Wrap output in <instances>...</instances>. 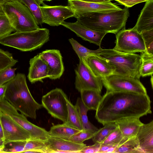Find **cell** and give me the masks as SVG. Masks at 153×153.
<instances>
[{
	"instance_id": "12",
	"label": "cell",
	"mask_w": 153,
	"mask_h": 153,
	"mask_svg": "<svg viewBox=\"0 0 153 153\" xmlns=\"http://www.w3.org/2000/svg\"><path fill=\"white\" fill-rule=\"evenodd\" d=\"M40 6L42 23L57 26L67 19L74 17V13L69 6H50L45 3Z\"/></svg>"
},
{
	"instance_id": "35",
	"label": "cell",
	"mask_w": 153,
	"mask_h": 153,
	"mask_svg": "<svg viewBox=\"0 0 153 153\" xmlns=\"http://www.w3.org/2000/svg\"><path fill=\"white\" fill-rule=\"evenodd\" d=\"M14 31L5 14L4 13H0V39L10 34Z\"/></svg>"
},
{
	"instance_id": "8",
	"label": "cell",
	"mask_w": 153,
	"mask_h": 153,
	"mask_svg": "<svg viewBox=\"0 0 153 153\" xmlns=\"http://www.w3.org/2000/svg\"><path fill=\"white\" fill-rule=\"evenodd\" d=\"M116 45L113 48L117 51L128 53L146 51L141 34L133 28H124L116 34Z\"/></svg>"
},
{
	"instance_id": "14",
	"label": "cell",
	"mask_w": 153,
	"mask_h": 153,
	"mask_svg": "<svg viewBox=\"0 0 153 153\" xmlns=\"http://www.w3.org/2000/svg\"><path fill=\"white\" fill-rule=\"evenodd\" d=\"M0 120L3 129L4 141L27 140L29 133L16 123L8 115L0 111Z\"/></svg>"
},
{
	"instance_id": "38",
	"label": "cell",
	"mask_w": 153,
	"mask_h": 153,
	"mask_svg": "<svg viewBox=\"0 0 153 153\" xmlns=\"http://www.w3.org/2000/svg\"><path fill=\"white\" fill-rule=\"evenodd\" d=\"M140 34L144 41L146 51L153 54V29L143 32Z\"/></svg>"
},
{
	"instance_id": "37",
	"label": "cell",
	"mask_w": 153,
	"mask_h": 153,
	"mask_svg": "<svg viewBox=\"0 0 153 153\" xmlns=\"http://www.w3.org/2000/svg\"><path fill=\"white\" fill-rule=\"evenodd\" d=\"M95 132L81 130L72 136L69 140L76 143H82L85 140L92 138Z\"/></svg>"
},
{
	"instance_id": "9",
	"label": "cell",
	"mask_w": 153,
	"mask_h": 153,
	"mask_svg": "<svg viewBox=\"0 0 153 153\" xmlns=\"http://www.w3.org/2000/svg\"><path fill=\"white\" fill-rule=\"evenodd\" d=\"M67 98L62 89L56 88L42 97V104L52 117L64 123L67 114Z\"/></svg>"
},
{
	"instance_id": "16",
	"label": "cell",
	"mask_w": 153,
	"mask_h": 153,
	"mask_svg": "<svg viewBox=\"0 0 153 153\" xmlns=\"http://www.w3.org/2000/svg\"><path fill=\"white\" fill-rule=\"evenodd\" d=\"M46 153H79L86 145L67 139L49 137L45 140Z\"/></svg>"
},
{
	"instance_id": "25",
	"label": "cell",
	"mask_w": 153,
	"mask_h": 153,
	"mask_svg": "<svg viewBox=\"0 0 153 153\" xmlns=\"http://www.w3.org/2000/svg\"><path fill=\"white\" fill-rule=\"evenodd\" d=\"M75 105L79 113L82 130L97 131L98 129L89 120L87 115L89 110L84 104L80 98H77Z\"/></svg>"
},
{
	"instance_id": "2",
	"label": "cell",
	"mask_w": 153,
	"mask_h": 153,
	"mask_svg": "<svg viewBox=\"0 0 153 153\" xmlns=\"http://www.w3.org/2000/svg\"><path fill=\"white\" fill-rule=\"evenodd\" d=\"M5 84L6 88L4 99L22 114L35 119L36 111L43 106L34 100L31 94L25 74L18 73Z\"/></svg>"
},
{
	"instance_id": "23",
	"label": "cell",
	"mask_w": 153,
	"mask_h": 153,
	"mask_svg": "<svg viewBox=\"0 0 153 153\" xmlns=\"http://www.w3.org/2000/svg\"><path fill=\"white\" fill-rule=\"evenodd\" d=\"M80 131L63 123L53 125L48 132L50 137L69 140L72 136Z\"/></svg>"
},
{
	"instance_id": "29",
	"label": "cell",
	"mask_w": 153,
	"mask_h": 153,
	"mask_svg": "<svg viewBox=\"0 0 153 153\" xmlns=\"http://www.w3.org/2000/svg\"><path fill=\"white\" fill-rule=\"evenodd\" d=\"M27 7L33 15L37 25H41L42 22V14L40 5L42 2L39 0H17Z\"/></svg>"
},
{
	"instance_id": "34",
	"label": "cell",
	"mask_w": 153,
	"mask_h": 153,
	"mask_svg": "<svg viewBox=\"0 0 153 153\" xmlns=\"http://www.w3.org/2000/svg\"><path fill=\"white\" fill-rule=\"evenodd\" d=\"M18 62L9 52L0 49V71L12 67Z\"/></svg>"
},
{
	"instance_id": "28",
	"label": "cell",
	"mask_w": 153,
	"mask_h": 153,
	"mask_svg": "<svg viewBox=\"0 0 153 153\" xmlns=\"http://www.w3.org/2000/svg\"><path fill=\"white\" fill-rule=\"evenodd\" d=\"M143 153L140 149L138 142L134 136L128 138L118 147L114 153Z\"/></svg>"
},
{
	"instance_id": "20",
	"label": "cell",
	"mask_w": 153,
	"mask_h": 153,
	"mask_svg": "<svg viewBox=\"0 0 153 153\" xmlns=\"http://www.w3.org/2000/svg\"><path fill=\"white\" fill-rule=\"evenodd\" d=\"M94 74L102 78L113 74L114 69L105 59L98 55L87 58L85 62Z\"/></svg>"
},
{
	"instance_id": "49",
	"label": "cell",
	"mask_w": 153,
	"mask_h": 153,
	"mask_svg": "<svg viewBox=\"0 0 153 153\" xmlns=\"http://www.w3.org/2000/svg\"><path fill=\"white\" fill-rule=\"evenodd\" d=\"M151 83L152 88H153V76H152V75L151 76Z\"/></svg>"
},
{
	"instance_id": "39",
	"label": "cell",
	"mask_w": 153,
	"mask_h": 153,
	"mask_svg": "<svg viewBox=\"0 0 153 153\" xmlns=\"http://www.w3.org/2000/svg\"><path fill=\"white\" fill-rule=\"evenodd\" d=\"M16 68L10 67L0 71V85H3L13 79L16 76Z\"/></svg>"
},
{
	"instance_id": "10",
	"label": "cell",
	"mask_w": 153,
	"mask_h": 153,
	"mask_svg": "<svg viewBox=\"0 0 153 153\" xmlns=\"http://www.w3.org/2000/svg\"><path fill=\"white\" fill-rule=\"evenodd\" d=\"M0 111L8 115L16 123L27 131L30 138L45 140L49 137L48 131L29 122L25 116L19 113L4 98L0 100Z\"/></svg>"
},
{
	"instance_id": "15",
	"label": "cell",
	"mask_w": 153,
	"mask_h": 153,
	"mask_svg": "<svg viewBox=\"0 0 153 153\" xmlns=\"http://www.w3.org/2000/svg\"><path fill=\"white\" fill-rule=\"evenodd\" d=\"M39 55L48 65V78L51 79H59L64 71L62 57L60 51L55 49L46 50Z\"/></svg>"
},
{
	"instance_id": "7",
	"label": "cell",
	"mask_w": 153,
	"mask_h": 153,
	"mask_svg": "<svg viewBox=\"0 0 153 153\" xmlns=\"http://www.w3.org/2000/svg\"><path fill=\"white\" fill-rule=\"evenodd\" d=\"M106 92L124 91L147 94L140 79L133 77L112 74L102 78Z\"/></svg>"
},
{
	"instance_id": "30",
	"label": "cell",
	"mask_w": 153,
	"mask_h": 153,
	"mask_svg": "<svg viewBox=\"0 0 153 153\" xmlns=\"http://www.w3.org/2000/svg\"><path fill=\"white\" fill-rule=\"evenodd\" d=\"M142 63L140 68V75L142 77L152 76L153 73V54L145 51L140 55Z\"/></svg>"
},
{
	"instance_id": "42",
	"label": "cell",
	"mask_w": 153,
	"mask_h": 153,
	"mask_svg": "<svg viewBox=\"0 0 153 153\" xmlns=\"http://www.w3.org/2000/svg\"><path fill=\"white\" fill-rule=\"evenodd\" d=\"M114 146L112 145H101L98 153H105V152Z\"/></svg>"
},
{
	"instance_id": "24",
	"label": "cell",
	"mask_w": 153,
	"mask_h": 153,
	"mask_svg": "<svg viewBox=\"0 0 153 153\" xmlns=\"http://www.w3.org/2000/svg\"><path fill=\"white\" fill-rule=\"evenodd\" d=\"M80 92L81 99L89 110H96L102 97L101 93L92 90H84Z\"/></svg>"
},
{
	"instance_id": "36",
	"label": "cell",
	"mask_w": 153,
	"mask_h": 153,
	"mask_svg": "<svg viewBox=\"0 0 153 153\" xmlns=\"http://www.w3.org/2000/svg\"><path fill=\"white\" fill-rule=\"evenodd\" d=\"M123 135L117 127L113 130L101 143V145H115L119 143L124 139Z\"/></svg>"
},
{
	"instance_id": "4",
	"label": "cell",
	"mask_w": 153,
	"mask_h": 153,
	"mask_svg": "<svg viewBox=\"0 0 153 153\" xmlns=\"http://www.w3.org/2000/svg\"><path fill=\"white\" fill-rule=\"evenodd\" d=\"M98 56L106 60L114 69L113 74L140 79L142 60L140 55L120 52L113 49H103Z\"/></svg>"
},
{
	"instance_id": "17",
	"label": "cell",
	"mask_w": 153,
	"mask_h": 153,
	"mask_svg": "<svg viewBox=\"0 0 153 153\" xmlns=\"http://www.w3.org/2000/svg\"><path fill=\"white\" fill-rule=\"evenodd\" d=\"M61 25L74 32L82 39L100 46L102 41L106 33H102L92 30L76 21L75 22L63 21Z\"/></svg>"
},
{
	"instance_id": "21",
	"label": "cell",
	"mask_w": 153,
	"mask_h": 153,
	"mask_svg": "<svg viewBox=\"0 0 153 153\" xmlns=\"http://www.w3.org/2000/svg\"><path fill=\"white\" fill-rule=\"evenodd\" d=\"M133 29L140 33L153 29V0L146 1Z\"/></svg>"
},
{
	"instance_id": "50",
	"label": "cell",
	"mask_w": 153,
	"mask_h": 153,
	"mask_svg": "<svg viewBox=\"0 0 153 153\" xmlns=\"http://www.w3.org/2000/svg\"><path fill=\"white\" fill-rule=\"evenodd\" d=\"M42 2H43L44 1H51V0H39Z\"/></svg>"
},
{
	"instance_id": "13",
	"label": "cell",
	"mask_w": 153,
	"mask_h": 153,
	"mask_svg": "<svg viewBox=\"0 0 153 153\" xmlns=\"http://www.w3.org/2000/svg\"><path fill=\"white\" fill-rule=\"evenodd\" d=\"M68 6L74 13V17L76 18L83 14L91 12H108L121 8L111 1L96 3L80 0H68Z\"/></svg>"
},
{
	"instance_id": "51",
	"label": "cell",
	"mask_w": 153,
	"mask_h": 153,
	"mask_svg": "<svg viewBox=\"0 0 153 153\" xmlns=\"http://www.w3.org/2000/svg\"><path fill=\"white\" fill-rule=\"evenodd\" d=\"M52 0H51V1Z\"/></svg>"
},
{
	"instance_id": "45",
	"label": "cell",
	"mask_w": 153,
	"mask_h": 153,
	"mask_svg": "<svg viewBox=\"0 0 153 153\" xmlns=\"http://www.w3.org/2000/svg\"><path fill=\"white\" fill-rule=\"evenodd\" d=\"M0 139L4 140V135L2 124L0 120Z\"/></svg>"
},
{
	"instance_id": "27",
	"label": "cell",
	"mask_w": 153,
	"mask_h": 153,
	"mask_svg": "<svg viewBox=\"0 0 153 153\" xmlns=\"http://www.w3.org/2000/svg\"><path fill=\"white\" fill-rule=\"evenodd\" d=\"M68 40L79 59L83 60L85 62L89 57L93 55H97L102 49L100 46L97 50H91L82 45L73 38L69 39Z\"/></svg>"
},
{
	"instance_id": "1",
	"label": "cell",
	"mask_w": 153,
	"mask_h": 153,
	"mask_svg": "<svg viewBox=\"0 0 153 153\" xmlns=\"http://www.w3.org/2000/svg\"><path fill=\"white\" fill-rule=\"evenodd\" d=\"M147 94L124 91L106 92L96 111L95 117L103 126L123 119L139 117L152 113Z\"/></svg>"
},
{
	"instance_id": "18",
	"label": "cell",
	"mask_w": 153,
	"mask_h": 153,
	"mask_svg": "<svg viewBox=\"0 0 153 153\" xmlns=\"http://www.w3.org/2000/svg\"><path fill=\"white\" fill-rule=\"evenodd\" d=\"M29 63L27 77L31 83L38 81L43 82V79L48 78V65L39 54L31 59Z\"/></svg>"
},
{
	"instance_id": "32",
	"label": "cell",
	"mask_w": 153,
	"mask_h": 153,
	"mask_svg": "<svg viewBox=\"0 0 153 153\" xmlns=\"http://www.w3.org/2000/svg\"><path fill=\"white\" fill-rule=\"evenodd\" d=\"M27 140L4 141L1 148L2 153H22Z\"/></svg>"
},
{
	"instance_id": "46",
	"label": "cell",
	"mask_w": 153,
	"mask_h": 153,
	"mask_svg": "<svg viewBox=\"0 0 153 153\" xmlns=\"http://www.w3.org/2000/svg\"><path fill=\"white\" fill-rule=\"evenodd\" d=\"M16 0H0V4H3L6 3L13 1Z\"/></svg>"
},
{
	"instance_id": "40",
	"label": "cell",
	"mask_w": 153,
	"mask_h": 153,
	"mask_svg": "<svg viewBox=\"0 0 153 153\" xmlns=\"http://www.w3.org/2000/svg\"><path fill=\"white\" fill-rule=\"evenodd\" d=\"M100 143H95L93 145L85 147L80 152V153H98Z\"/></svg>"
},
{
	"instance_id": "44",
	"label": "cell",
	"mask_w": 153,
	"mask_h": 153,
	"mask_svg": "<svg viewBox=\"0 0 153 153\" xmlns=\"http://www.w3.org/2000/svg\"><path fill=\"white\" fill-rule=\"evenodd\" d=\"M82 1L96 3H103L110 2L113 0H80Z\"/></svg>"
},
{
	"instance_id": "41",
	"label": "cell",
	"mask_w": 153,
	"mask_h": 153,
	"mask_svg": "<svg viewBox=\"0 0 153 153\" xmlns=\"http://www.w3.org/2000/svg\"><path fill=\"white\" fill-rule=\"evenodd\" d=\"M128 8L138 3L146 2L149 0H114Z\"/></svg>"
},
{
	"instance_id": "3",
	"label": "cell",
	"mask_w": 153,
	"mask_h": 153,
	"mask_svg": "<svg viewBox=\"0 0 153 153\" xmlns=\"http://www.w3.org/2000/svg\"><path fill=\"white\" fill-rule=\"evenodd\" d=\"M129 15L128 8L108 12L86 13L76 18L82 25L94 30L116 34L125 28Z\"/></svg>"
},
{
	"instance_id": "26",
	"label": "cell",
	"mask_w": 153,
	"mask_h": 153,
	"mask_svg": "<svg viewBox=\"0 0 153 153\" xmlns=\"http://www.w3.org/2000/svg\"><path fill=\"white\" fill-rule=\"evenodd\" d=\"M66 101L67 114L66 121L64 123L80 131L82 130L79 116L76 105L72 104L68 98L66 99Z\"/></svg>"
},
{
	"instance_id": "47",
	"label": "cell",
	"mask_w": 153,
	"mask_h": 153,
	"mask_svg": "<svg viewBox=\"0 0 153 153\" xmlns=\"http://www.w3.org/2000/svg\"><path fill=\"white\" fill-rule=\"evenodd\" d=\"M4 143V140L0 139V149H1Z\"/></svg>"
},
{
	"instance_id": "43",
	"label": "cell",
	"mask_w": 153,
	"mask_h": 153,
	"mask_svg": "<svg viewBox=\"0 0 153 153\" xmlns=\"http://www.w3.org/2000/svg\"><path fill=\"white\" fill-rule=\"evenodd\" d=\"M6 86L5 84L0 85V100L4 98Z\"/></svg>"
},
{
	"instance_id": "11",
	"label": "cell",
	"mask_w": 153,
	"mask_h": 153,
	"mask_svg": "<svg viewBox=\"0 0 153 153\" xmlns=\"http://www.w3.org/2000/svg\"><path fill=\"white\" fill-rule=\"evenodd\" d=\"M75 71V86L78 91L92 90L101 93L103 85L102 78L94 74L85 61L79 59Z\"/></svg>"
},
{
	"instance_id": "5",
	"label": "cell",
	"mask_w": 153,
	"mask_h": 153,
	"mask_svg": "<svg viewBox=\"0 0 153 153\" xmlns=\"http://www.w3.org/2000/svg\"><path fill=\"white\" fill-rule=\"evenodd\" d=\"M49 29L39 28L25 32H16L0 39V43L23 51L41 48L49 40Z\"/></svg>"
},
{
	"instance_id": "22",
	"label": "cell",
	"mask_w": 153,
	"mask_h": 153,
	"mask_svg": "<svg viewBox=\"0 0 153 153\" xmlns=\"http://www.w3.org/2000/svg\"><path fill=\"white\" fill-rule=\"evenodd\" d=\"M116 123L124 138L135 136L140 127L143 124L139 117H131L120 120Z\"/></svg>"
},
{
	"instance_id": "31",
	"label": "cell",
	"mask_w": 153,
	"mask_h": 153,
	"mask_svg": "<svg viewBox=\"0 0 153 153\" xmlns=\"http://www.w3.org/2000/svg\"><path fill=\"white\" fill-rule=\"evenodd\" d=\"M45 140L30 138L26 141L22 153H46Z\"/></svg>"
},
{
	"instance_id": "19",
	"label": "cell",
	"mask_w": 153,
	"mask_h": 153,
	"mask_svg": "<svg viewBox=\"0 0 153 153\" xmlns=\"http://www.w3.org/2000/svg\"><path fill=\"white\" fill-rule=\"evenodd\" d=\"M135 136L143 153H153V120L142 125Z\"/></svg>"
},
{
	"instance_id": "33",
	"label": "cell",
	"mask_w": 153,
	"mask_h": 153,
	"mask_svg": "<svg viewBox=\"0 0 153 153\" xmlns=\"http://www.w3.org/2000/svg\"><path fill=\"white\" fill-rule=\"evenodd\" d=\"M103 127L98 129L95 132L92 138L94 143H98L101 144L108 134L117 126L115 123L106 124Z\"/></svg>"
},
{
	"instance_id": "6",
	"label": "cell",
	"mask_w": 153,
	"mask_h": 153,
	"mask_svg": "<svg viewBox=\"0 0 153 153\" xmlns=\"http://www.w3.org/2000/svg\"><path fill=\"white\" fill-rule=\"evenodd\" d=\"M5 14L16 32H25L39 28L28 8L17 0L2 5Z\"/></svg>"
},
{
	"instance_id": "48",
	"label": "cell",
	"mask_w": 153,
	"mask_h": 153,
	"mask_svg": "<svg viewBox=\"0 0 153 153\" xmlns=\"http://www.w3.org/2000/svg\"><path fill=\"white\" fill-rule=\"evenodd\" d=\"M3 13L2 5L0 4V13Z\"/></svg>"
}]
</instances>
